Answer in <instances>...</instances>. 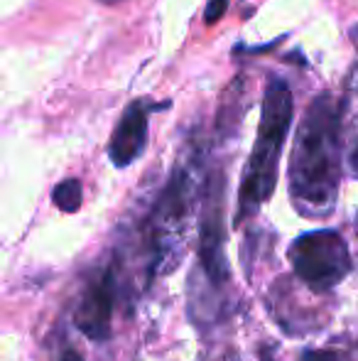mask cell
I'll return each mask as SVG.
<instances>
[{
  "instance_id": "5",
  "label": "cell",
  "mask_w": 358,
  "mask_h": 361,
  "mask_svg": "<svg viewBox=\"0 0 358 361\" xmlns=\"http://www.w3.org/2000/svg\"><path fill=\"white\" fill-rule=\"evenodd\" d=\"M186 212H189V175L184 170H174L148 221L150 243L158 253V263L162 261L165 253L172 251L170 246L177 238V231L184 226Z\"/></svg>"
},
{
  "instance_id": "1",
  "label": "cell",
  "mask_w": 358,
  "mask_h": 361,
  "mask_svg": "<svg viewBox=\"0 0 358 361\" xmlns=\"http://www.w3.org/2000/svg\"><path fill=\"white\" fill-rule=\"evenodd\" d=\"M341 180V111L329 94L307 106L290 160V195L297 212L324 219L336 204Z\"/></svg>"
},
{
  "instance_id": "8",
  "label": "cell",
  "mask_w": 358,
  "mask_h": 361,
  "mask_svg": "<svg viewBox=\"0 0 358 361\" xmlns=\"http://www.w3.org/2000/svg\"><path fill=\"white\" fill-rule=\"evenodd\" d=\"M52 200H54V204H57L62 212H67V214H74V212L82 207V182L74 180V177L59 182V185L54 187V192H52Z\"/></svg>"
},
{
  "instance_id": "7",
  "label": "cell",
  "mask_w": 358,
  "mask_h": 361,
  "mask_svg": "<svg viewBox=\"0 0 358 361\" xmlns=\"http://www.w3.org/2000/svg\"><path fill=\"white\" fill-rule=\"evenodd\" d=\"M150 111L155 106L145 104V101H133L128 109L123 111L118 126H115L113 135L108 143V157L115 167H128L143 155L145 145H148V118Z\"/></svg>"
},
{
  "instance_id": "3",
  "label": "cell",
  "mask_w": 358,
  "mask_h": 361,
  "mask_svg": "<svg viewBox=\"0 0 358 361\" xmlns=\"http://www.w3.org/2000/svg\"><path fill=\"white\" fill-rule=\"evenodd\" d=\"M295 276L317 293L339 286L351 273V253L341 233L334 228L302 233L290 246Z\"/></svg>"
},
{
  "instance_id": "2",
  "label": "cell",
  "mask_w": 358,
  "mask_h": 361,
  "mask_svg": "<svg viewBox=\"0 0 358 361\" xmlns=\"http://www.w3.org/2000/svg\"><path fill=\"white\" fill-rule=\"evenodd\" d=\"M292 111H295V101H292L290 86L282 79H270L268 91L263 96L258 140L241 180L236 224H243L248 216H253L275 192L277 165H280L287 133L292 128Z\"/></svg>"
},
{
  "instance_id": "4",
  "label": "cell",
  "mask_w": 358,
  "mask_h": 361,
  "mask_svg": "<svg viewBox=\"0 0 358 361\" xmlns=\"http://www.w3.org/2000/svg\"><path fill=\"white\" fill-rule=\"evenodd\" d=\"M226 228H224V177H211L206 192L204 212L199 224V263L206 278L214 286L229 281V261H226Z\"/></svg>"
},
{
  "instance_id": "11",
  "label": "cell",
  "mask_w": 358,
  "mask_h": 361,
  "mask_svg": "<svg viewBox=\"0 0 358 361\" xmlns=\"http://www.w3.org/2000/svg\"><path fill=\"white\" fill-rule=\"evenodd\" d=\"M59 361H84V359L79 357L77 352H72V349H69V352H64V354H62V359H59Z\"/></svg>"
},
{
  "instance_id": "6",
  "label": "cell",
  "mask_w": 358,
  "mask_h": 361,
  "mask_svg": "<svg viewBox=\"0 0 358 361\" xmlns=\"http://www.w3.org/2000/svg\"><path fill=\"white\" fill-rule=\"evenodd\" d=\"M115 305V278L113 271H106L96 283H91L87 293L79 300L74 312V324L91 342H106L110 337Z\"/></svg>"
},
{
  "instance_id": "9",
  "label": "cell",
  "mask_w": 358,
  "mask_h": 361,
  "mask_svg": "<svg viewBox=\"0 0 358 361\" xmlns=\"http://www.w3.org/2000/svg\"><path fill=\"white\" fill-rule=\"evenodd\" d=\"M226 8H229V0H209V3H206V10H204V23L206 25L219 23V20L226 15Z\"/></svg>"
},
{
  "instance_id": "10",
  "label": "cell",
  "mask_w": 358,
  "mask_h": 361,
  "mask_svg": "<svg viewBox=\"0 0 358 361\" xmlns=\"http://www.w3.org/2000/svg\"><path fill=\"white\" fill-rule=\"evenodd\" d=\"M334 354H305V361H334Z\"/></svg>"
}]
</instances>
